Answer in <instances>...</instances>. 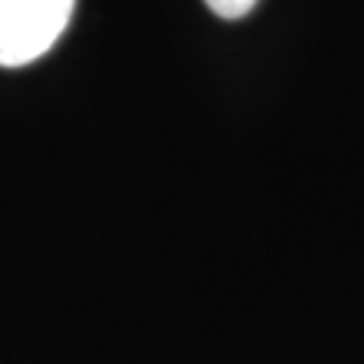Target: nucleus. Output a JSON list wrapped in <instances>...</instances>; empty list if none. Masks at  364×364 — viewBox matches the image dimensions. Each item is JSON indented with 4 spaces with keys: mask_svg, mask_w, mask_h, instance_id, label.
I'll return each mask as SVG.
<instances>
[{
    "mask_svg": "<svg viewBox=\"0 0 364 364\" xmlns=\"http://www.w3.org/2000/svg\"><path fill=\"white\" fill-rule=\"evenodd\" d=\"M76 0H0V67H28L61 40Z\"/></svg>",
    "mask_w": 364,
    "mask_h": 364,
    "instance_id": "1",
    "label": "nucleus"
},
{
    "mask_svg": "<svg viewBox=\"0 0 364 364\" xmlns=\"http://www.w3.org/2000/svg\"><path fill=\"white\" fill-rule=\"evenodd\" d=\"M203 4H207L210 13H215L219 18L234 21V18H243V16L252 13L258 6V0H203Z\"/></svg>",
    "mask_w": 364,
    "mask_h": 364,
    "instance_id": "2",
    "label": "nucleus"
}]
</instances>
